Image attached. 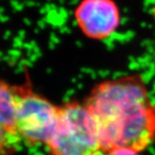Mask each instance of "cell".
Wrapping results in <instances>:
<instances>
[{
	"instance_id": "5b68a950",
	"label": "cell",
	"mask_w": 155,
	"mask_h": 155,
	"mask_svg": "<svg viewBox=\"0 0 155 155\" xmlns=\"http://www.w3.org/2000/svg\"><path fill=\"white\" fill-rule=\"evenodd\" d=\"M16 89L0 83V124L6 129H16L17 104L14 100Z\"/></svg>"
},
{
	"instance_id": "7a4b0ae2",
	"label": "cell",
	"mask_w": 155,
	"mask_h": 155,
	"mask_svg": "<svg viewBox=\"0 0 155 155\" xmlns=\"http://www.w3.org/2000/svg\"><path fill=\"white\" fill-rule=\"evenodd\" d=\"M45 147L49 155H98L102 151L93 121L84 103L60 105L55 129Z\"/></svg>"
},
{
	"instance_id": "8992f818",
	"label": "cell",
	"mask_w": 155,
	"mask_h": 155,
	"mask_svg": "<svg viewBox=\"0 0 155 155\" xmlns=\"http://www.w3.org/2000/svg\"><path fill=\"white\" fill-rule=\"evenodd\" d=\"M104 155H144L141 152L128 148H115L110 150L104 153Z\"/></svg>"
},
{
	"instance_id": "277c9868",
	"label": "cell",
	"mask_w": 155,
	"mask_h": 155,
	"mask_svg": "<svg viewBox=\"0 0 155 155\" xmlns=\"http://www.w3.org/2000/svg\"><path fill=\"white\" fill-rule=\"evenodd\" d=\"M73 17L86 37L98 41L110 37L122 22L120 8L114 0H81Z\"/></svg>"
},
{
	"instance_id": "ba28073f",
	"label": "cell",
	"mask_w": 155,
	"mask_h": 155,
	"mask_svg": "<svg viewBox=\"0 0 155 155\" xmlns=\"http://www.w3.org/2000/svg\"><path fill=\"white\" fill-rule=\"evenodd\" d=\"M22 150V146L21 144L17 145V146L14 147V151H15V152H21Z\"/></svg>"
},
{
	"instance_id": "52a82bcc",
	"label": "cell",
	"mask_w": 155,
	"mask_h": 155,
	"mask_svg": "<svg viewBox=\"0 0 155 155\" xmlns=\"http://www.w3.org/2000/svg\"><path fill=\"white\" fill-rule=\"evenodd\" d=\"M5 127L4 126H2L0 124V147H4V145L5 143V132H6Z\"/></svg>"
},
{
	"instance_id": "9c48e42d",
	"label": "cell",
	"mask_w": 155,
	"mask_h": 155,
	"mask_svg": "<svg viewBox=\"0 0 155 155\" xmlns=\"http://www.w3.org/2000/svg\"><path fill=\"white\" fill-rule=\"evenodd\" d=\"M3 58H4V54H2V53L0 52V61H1V60H2Z\"/></svg>"
},
{
	"instance_id": "3957f363",
	"label": "cell",
	"mask_w": 155,
	"mask_h": 155,
	"mask_svg": "<svg viewBox=\"0 0 155 155\" xmlns=\"http://www.w3.org/2000/svg\"><path fill=\"white\" fill-rule=\"evenodd\" d=\"M60 106L32 91H21L16 129L28 148L47 144L55 129Z\"/></svg>"
},
{
	"instance_id": "30bf717a",
	"label": "cell",
	"mask_w": 155,
	"mask_h": 155,
	"mask_svg": "<svg viewBox=\"0 0 155 155\" xmlns=\"http://www.w3.org/2000/svg\"><path fill=\"white\" fill-rule=\"evenodd\" d=\"M0 83H1V82H0Z\"/></svg>"
},
{
	"instance_id": "6da1fadb",
	"label": "cell",
	"mask_w": 155,
	"mask_h": 155,
	"mask_svg": "<svg viewBox=\"0 0 155 155\" xmlns=\"http://www.w3.org/2000/svg\"><path fill=\"white\" fill-rule=\"evenodd\" d=\"M102 151L143 152L155 140V104L143 78L126 75L96 84L84 102Z\"/></svg>"
}]
</instances>
